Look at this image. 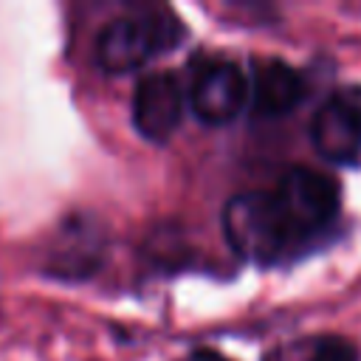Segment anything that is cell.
I'll use <instances>...</instances> for the list:
<instances>
[{"instance_id":"cell-5","label":"cell","mask_w":361,"mask_h":361,"mask_svg":"<svg viewBox=\"0 0 361 361\" xmlns=\"http://www.w3.org/2000/svg\"><path fill=\"white\" fill-rule=\"evenodd\" d=\"M248 99H251L248 79L231 62H214L203 68L189 93L195 116L203 124H214V127L234 121Z\"/></svg>"},{"instance_id":"cell-4","label":"cell","mask_w":361,"mask_h":361,"mask_svg":"<svg viewBox=\"0 0 361 361\" xmlns=\"http://www.w3.org/2000/svg\"><path fill=\"white\" fill-rule=\"evenodd\" d=\"M161 25L149 17H116L96 39V62L107 73H130L161 48Z\"/></svg>"},{"instance_id":"cell-9","label":"cell","mask_w":361,"mask_h":361,"mask_svg":"<svg viewBox=\"0 0 361 361\" xmlns=\"http://www.w3.org/2000/svg\"><path fill=\"white\" fill-rule=\"evenodd\" d=\"M206 361H226V358H206Z\"/></svg>"},{"instance_id":"cell-3","label":"cell","mask_w":361,"mask_h":361,"mask_svg":"<svg viewBox=\"0 0 361 361\" xmlns=\"http://www.w3.org/2000/svg\"><path fill=\"white\" fill-rule=\"evenodd\" d=\"M316 152L336 164H350L361 155V87L333 93L310 121Z\"/></svg>"},{"instance_id":"cell-1","label":"cell","mask_w":361,"mask_h":361,"mask_svg":"<svg viewBox=\"0 0 361 361\" xmlns=\"http://www.w3.org/2000/svg\"><path fill=\"white\" fill-rule=\"evenodd\" d=\"M223 234L231 251L248 262H282L305 237L293 228L274 192H240L223 209Z\"/></svg>"},{"instance_id":"cell-2","label":"cell","mask_w":361,"mask_h":361,"mask_svg":"<svg viewBox=\"0 0 361 361\" xmlns=\"http://www.w3.org/2000/svg\"><path fill=\"white\" fill-rule=\"evenodd\" d=\"M274 195L302 237L333 223V217L338 214V200H341L338 183L330 175L310 169V166L288 169L279 178V186L274 189Z\"/></svg>"},{"instance_id":"cell-6","label":"cell","mask_w":361,"mask_h":361,"mask_svg":"<svg viewBox=\"0 0 361 361\" xmlns=\"http://www.w3.org/2000/svg\"><path fill=\"white\" fill-rule=\"evenodd\" d=\"M183 118V96L178 79L169 73H147L135 85L133 124L149 141H169Z\"/></svg>"},{"instance_id":"cell-8","label":"cell","mask_w":361,"mask_h":361,"mask_svg":"<svg viewBox=\"0 0 361 361\" xmlns=\"http://www.w3.org/2000/svg\"><path fill=\"white\" fill-rule=\"evenodd\" d=\"M307 361H358V347L341 336H324L310 347Z\"/></svg>"},{"instance_id":"cell-7","label":"cell","mask_w":361,"mask_h":361,"mask_svg":"<svg viewBox=\"0 0 361 361\" xmlns=\"http://www.w3.org/2000/svg\"><path fill=\"white\" fill-rule=\"evenodd\" d=\"M248 87L254 113L265 118H279L305 99V79L299 76V71L274 56L254 62Z\"/></svg>"}]
</instances>
